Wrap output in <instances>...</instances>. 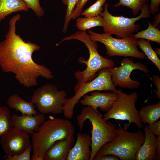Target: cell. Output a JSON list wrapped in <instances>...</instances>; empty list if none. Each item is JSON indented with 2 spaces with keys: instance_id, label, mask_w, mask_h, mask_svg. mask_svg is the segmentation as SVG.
<instances>
[{
  "instance_id": "1",
  "label": "cell",
  "mask_w": 160,
  "mask_h": 160,
  "mask_svg": "<svg viewBox=\"0 0 160 160\" xmlns=\"http://www.w3.org/2000/svg\"><path fill=\"white\" fill-rule=\"evenodd\" d=\"M21 16L17 14L10 19L5 39L0 42V66L3 72L14 74L20 84L29 88L37 85L38 78L50 79L53 75L49 69L33 59V53L39 50L40 46L30 41L26 42L16 34V24Z\"/></svg>"
},
{
  "instance_id": "2",
  "label": "cell",
  "mask_w": 160,
  "mask_h": 160,
  "mask_svg": "<svg viewBox=\"0 0 160 160\" xmlns=\"http://www.w3.org/2000/svg\"><path fill=\"white\" fill-rule=\"evenodd\" d=\"M74 128L69 120L56 118L45 121L31 137V160H44V153L56 141L73 136Z\"/></svg>"
},
{
  "instance_id": "3",
  "label": "cell",
  "mask_w": 160,
  "mask_h": 160,
  "mask_svg": "<svg viewBox=\"0 0 160 160\" xmlns=\"http://www.w3.org/2000/svg\"><path fill=\"white\" fill-rule=\"evenodd\" d=\"M125 124L124 127L117 128L115 137L102 146L96 155L112 154L121 160H135L136 152L144 143L145 135L140 129L137 132L128 131L127 124Z\"/></svg>"
},
{
  "instance_id": "4",
  "label": "cell",
  "mask_w": 160,
  "mask_h": 160,
  "mask_svg": "<svg viewBox=\"0 0 160 160\" xmlns=\"http://www.w3.org/2000/svg\"><path fill=\"white\" fill-rule=\"evenodd\" d=\"M88 119L91 122V154L89 160H93L97 153L103 145L112 141L116 134V125L109 121H104L100 113H98L89 106L81 110L76 117L77 124L81 131L84 123Z\"/></svg>"
},
{
  "instance_id": "5",
  "label": "cell",
  "mask_w": 160,
  "mask_h": 160,
  "mask_svg": "<svg viewBox=\"0 0 160 160\" xmlns=\"http://www.w3.org/2000/svg\"><path fill=\"white\" fill-rule=\"evenodd\" d=\"M72 39L77 40L84 43L89 53V57L87 60L80 59L79 60V62L86 64L87 67L84 71L78 70L75 72L74 76L78 82L84 83L91 81L97 76L96 73L99 70L115 66V63L113 60L105 58L99 53L97 42L92 41L86 31H77L65 37L56 45L64 41Z\"/></svg>"
},
{
  "instance_id": "6",
  "label": "cell",
  "mask_w": 160,
  "mask_h": 160,
  "mask_svg": "<svg viewBox=\"0 0 160 160\" xmlns=\"http://www.w3.org/2000/svg\"><path fill=\"white\" fill-rule=\"evenodd\" d=\"M97 76L94 79L86 82H78L74 87V95L67 99L64 106L63 113L64 117L71 119L74 115V108L80 99L87 93L95 91L110 90L116 92V87L111 78L109 68L102 69L98 71Z\"/></svg>"
},
{
  "instance_id": "7",
  "label": "cell",
  "mask_w": 160,
  "mask_h": 160,
  "mask_svg": "<svg viewBox=\"0 0 160 160\" xmlns=\"http://www.w3.org/2000/svg\"><path fill=\"white\" fill-rule=\"evenodd\" d=\"M109 5L108 3L104 4V11L102 12L99 15L103 17L104 22L103 27V31L109 34H115L119 38L128 37L135 32H137L140 28V25L136 24V22L142 18L150 17L148 3L142 8L140 15L134 18L112 15L108 10Z\"/></svg>"
},
{
  "instance_id": "8",
  "label": "cell",
  "mask_w": 160,
  "mask_h": 160,
  "mask_svg": "<svg viewBox=\"0 0 160 160\" xmlns=\"http://www.w3.org/2000/svg\"><path fill=\"white\" fill-rule=\"evenodd\" d=\"M88 33L92 41L100 42L105 45L106 54L110 57L129 56L143 59L145 57V54L138 49V39L134 36L117 39L105 33H98L90 30Z\"/></svg>"
},
{
  "instance_id": "9",
  "label": "cell",
  "mask_w": 160,
  "mask_h": 160,
  "mask_svg": "<svg viewBox=\"0 0 160 160\" xmlns=\"http://www.w3.org/2000/svg\"><path fill=\"white\" fill-rule=\"evenodd\" d=\"M116 92L118 98L103 116L104 121H106L111 119L126 120L128 121V127L131 123H134L139 128H143V124L141 121L139 111L136 107L138 98L137 93L134 92L127 94L120 89H116Z\"/></svg>"
},
{
  "instance_id": "10",
  "label": "cell",
  "mask_w": 160,
  "mask_h": 160,
  "mask_svg": "<svg viewBox=\"0 0 160 160\" xmlns=\"http://www.w3.org/2000/svg\"><path fill=\"white\" fill-rule=\"evenodd\" d=\"M66 92L59 91L57 87L47 84L38 88L33 92L31 101L40 113L59 114L63 113L67 98Z\"/></svg>"
},
{
  "instance_id": "11",
  "label": "cell",
  "mask_w": 160,
  "mask_h": 160,
  "mask_svg": "<svg viewBox=\"0 0 160 160\" xmlns=\"http://www.w3.org/2000/svg\"><path fill=\"white\" fill-rule=\"evenodd\" d=\"M109 68L111 73L112 82L115 86L130 89H137L140 85L139 81L130 78V74L133 70L138 69L146 73L149 72L146 65L140 63L134 62L132 59L128 57L122 60L120 66Z\"/></svg>"
},
{
  "instance_id": "12",
  "label": "cell",
  "mask_w": 160,
  "mask_h": 160,
  "mask_svg": "<svg viewBox=\"0 0 160 160\" xmlns=\"http://www.w3.org/2000/svg\"><path fill=\"white\" fill-rule=\"evenodd\" d=\"M2 149L6 155L12 156L21 154L31 145L28 134L12 127L1 137Z\"/></svg>"
},
{
  "instance_id": "13",
  "label": "cell",
  "mask_w": 160,
  "mask_h": 160,
  "mask_svg": "<svg viewBox=\"0 0 160 160\" xmlns=\"http://www.w3.org/2000/svg\"><path fill=\"white\" fill-rule=\"evenodd\" d=\"M83 97L80 101L83 105L90 106L100 113L97 110L98 108H99L103 112H107L118 99L119 96L116 92L102 93L94 91L91 92L90 95H84Z\"/></svg>"
},
{
  "instance_id": "14",
  "label": "cell",
  "mask_w": 160,
  "mask_h": 160,
  "mask_svg": "<svg viewBox=\"0 0 160 160\" xmlns=\"http://www.w3.org/2000/svg\"><path fill=\"white\" fill-rule=\"evenodd\" d=\"M11 119L13 127L32 135L39 130L40 127L45 121V116L43 114H39L34 116L26 114L18 116L14 114Z\"/></svg>"
},
{
  "instance_id": "15",
  "label": "cell",
  "mask_w": 160,
  "mask_h": 160,
  "mask_svg": "<svg viewBox=\"0 0 160 160\" xmlns=\"http://www.w3.org/2000/svg\"><path fill=\"white\" fill-rule=\"evenodd\" d=\"M74 143L73 136L56 141L46 151L43 160H67Z\"/></svg>"
},
{
  "instance_id": "16",
  "label": "cell",
  "mask_w": 160,
  "mask_h": 160,
  "mask_svg": "<svg viewBox=\"0 0 160 160\" xmlns=\"http://www.w3.org/2000/svg\"><path fill=\"white\" fill-rule=\"evenodd\" d=\"M91 144V138L89 134L78 133L76 143L70 151L67 160H89Z\"/></svg>"
},
{
  "instance_id": "17",
  "label": "cell",
  "mask_w": 160,
  "mask_h": 160,
  "mask_svg": "<svg viewBox=\"0 0 160 160\" xmlns=\"http://www.w3.org/2000/svg\"><path fill=\"white\" fill-rule=\"evenodd\" d=\"M145 140L137 150L135 155L137 160H158L156 152V137L148 125L145 127Z\"/></svg>"
},
{
  "instance_id": "18",
  "label": "cell",
  "mask_w": 160,
  "mask_h": 160,
  "mask_svg": "<svg viewBox=\"0 0 160 160\" xmlns=\"http://www.w3.org/2000/svg\"><path fill=\"white\" fill-rule=\"evenodd\" d=\"M29 9L23 0H0V22L13 13Z\"/></svg>"
},
{
  "instance_id": "19",
  "label": "cell",
  "mask_w": 160,
  "mask_h": 160,
  "mask_svg": "<svg viewBox=\"0 0 160 160\" xmlns=\"http://www.w3.org/2000/svg\"><path fill=\"white\" fill-rule=\"evenodd\" d=\"M7 103L10 108L15 109L17 111H19L22 114H37L34 103L25 101L17 94L11 95L8 99Z\"/></svg>"
},
{
  "instance_id": "20",
  "label": "cell",
  "mask_w": 160,
  "mask_h": 160,
  "mask_svg": "<svg viewBox=\"0 0 160 160\" xmlns=\"http://www.w3.org/2000/svg\"><path fill=\"white\" fill-rule=\"evenodd\" d=\"M139 112L140 120L143 124H151L155 123L160 117V101L143 106Z\"/></svg>"
},
{
  "instance_id": "21",
  "label": "cell",
  "mask_w": 160,
  "mask_h": 160,
  "mask_svg": "<svg viewBox=\"0 0 160 160\" xmlns=\"http://www.w3.org/2000/svg\"><path fill=\"white\" fill-rule=\"evenodd\" d=\"M76 26L80 31H86L91 28L97 26L103 27L104 22L103 17L100 15L97 16L77 18Z\"/></svg>"
},
{
  "instance_id": "22",
  "label": "cell",
  "mask_w": 160,
  "mask_h": 160,
  "mask_svg": "<svg viewBox=\"0 0 160 160\" xmlns=\"http://www.w3.org/2000/svg\"><path fill=\"white\" fill-rule=\"evenodd\" d=\"M137 43L139 47L144 52L147 58L155 64L160 72V60L153 49L150 41L138 39Z\"/></svg>"
},
{
  "instance_id": "23",
  "label": "cell",
  "mask_w": 160,
  "mask_h": 160,
  "mask_svg": "<svg viewBox=\"0 0 160 160\" xmlns=\"http://www.w3.org/2000/svg\"><path fill=\"white\" fill-rule=\"evenodd\" d=\"M148 26L145 30L137 32L131 36L138 39H142L151 41L160 44V31L158 28L153 26L150 22L147 21Z\"/></svg>"
},
{
  "instance_id": "24",
  "label": "cell",
  "mask_w": 160,
  "mask_h": 160,
  "mask_svg": "<svg viewBox=\"0 0 160 160\" xmlns=\"http://www.w3.org/2000/svg\"><path fill=\"white\" fill-rule=\"evenodd\" d=\"M10 114V111L7 107L0 106V140L5 132L13 127Z\"/></svg>"
},
{
  "instance_id": "25",
  "label": "cell",
  "mask_w": 160,
  "mask_h": 160,
  "mask_svg": "<svg viewBox=\"0 0 160 160\" xmlns=\"http://www.w3.org/2000/svg\"><path fill=\"white\" fill-rule=\"evenodd\" d=\"M150 0H119V2L113 5L115 8L121 6L127 7L132 9V14L136 15L143 6Z\"/></svg>"
},
{
  "instance_id": "26",
  "label": "cell",
  "mask_w": 160,
  "mask_h": 160,
  "mask_svg": "<svg viewBox=\"0 0 160 160\" xmlns=\"http://www.w3.org/2000/svg\"><path fill=\"white\" fill-rule=\"evenodd\" d=\"M106 0H97L92 5L85 11L81 12V15L85 17H91L97 16L100 15L103 11V7Z\"/></svg>"
},
{
  "instance_id": "27",
  "label": "cell",
  "mask_w": 160,
  "mask_h": 160,
  "mask_svg": "<svg viewBox=\"0 0 160 160\" xmlns=\"http://www.w3.org/2000/svg\"><path fill=\"white\" fill-rule=\"evenodd\" d=\"M63 3L67 6L65 11V19L63 32L66 33L70 21L71 19L72 13L75 9L78 0H62Z\"/></svg>"
},
{
  "instance_id": "28",
  "label": "cell",
  "mask_w": 160,
  "mask_h": 160,
  "mask_svg": "<svg viewBox=\"0 0 160 160\" xmlns=\"http://www.w3.org/2000/svg\"><path fill=\"white\" fill-rule=\"evenodd\" d=\"M29 8L32 9L35 15L39 17L44 14V9L41 6L39 0H23Z\"/></svg>"
},
{
  "instance_id": "29",
  "label": "cell",
  "mask_w": 160,
  "mask_h": 160,
  "mask_svg": "<svg viewBox=\"0 0 160 160\" xmlns=\"http://www.w3.org/2000/svg\"><path fill=\"white\" fill-rule=\"evenodd\" d=\"M32 146L31 145L27 149L21 154L16 156H12L6 155L5 159L6 160H30V155Z\"/></svg>"
},
{
  "instance_id": "30",
  "label": "cell",
  "mask_w": 160,
  "mask_h": 160,
  "mask_svg": "<svg viewBox=\"0 0 160 160\" xmlns=\"http://www.w3.org/2000/svg\"><path fill=\"white\" fill-rule=\"evenodd\" d=\"M88 0H78L75 8L72 13L71 19H76L81 15L83 8Z\"/></svg>"
},
{
  "instance_id": "31",
  "label": "cell",
  "mask_w": 160,
  "mask_h": 160,
  "mask_svg": "<svg viewBox=\"0 0 160 160\" xmlns=\"http://www.w3.org/2000/svg\"><path fill=\"white\" fill-rule=\"evenodd\" d=\"M151 3L149 6V12L150 14H154L159 10L160 0H150Z\"/></svg>"
},
{
  "instance_id": "32",
  "label": "cell",
  "mask_w": 160,
  "mask_h": 160,
  "mask_svg": "<svg viewBox=\"0 0 160 160\" xmlns=\"http://www.w3.org/2000/svg\"><path fill=\"white\" fill-rule=\"evenodd\" d=\"M152 80L154 84L156 86V90L154 91L156 97L160 98V78L158 75H154Z\"/></svg>"
},
{
  "instance_id": "33",
  "label": "cell",
  "mask_w": 160,
  "mask_h": 160,
  "mask_svg": "<svg viewBox=\"0 0 160 160\" xmlns=\"http://www.w3.org/2000/svg\"><path fill=\"white\" fill-rule=\"evenodd\" d=\"M151 132L156 135H160V121H158L148 125Z\"/></svg>"
},
{
  "instance_id": "34",
  "label": "cell",
  "mask_w": 160,
  "mask_h": 160,
  "mask_svg": "<svg viewBox=\"0 0 160 160\" xmlns=\"http://www.w3.org/2000/svg\"><path fill=\"white\" fill-rule=\"evenodd\" d=\"M119 158L112 154H105L100 155H96L93 160H118Z\"/></svg>"
},
{
  "instance_id": "35",
  "label": "cell",
  "mask_w": 160,
  "mask_h": 160,
  "mask_svg": "<svg viewBox=\"0 0 160 160\" xmlns=\"http://www.w3.org/2000/svg\"><path fill=\"white\" fill-rule=\"evenodd\" d=\"M156 152L158 160L160 159V135L156 137Z\"/></svg>"
},
{
  "instance_id": "36",
  "label": "cell",
  "mask_w": 160,
  "mask_h": 160,
  "mask_svg": "<svg viewBox=\"0 0 160 160\" xmlns=\"http://www.w3.org/2000/svg\"><path fill=\"white\" fill-rule=\"evenodd\" d=\"M154 21L152 25L155 28H158V25L160 23V13H158L154 17Z\"/></svg>"
},
{
  "instance_id": "37",
  "label": "cell",
  "mask_w": 160,
  "mask_h": 160,
  "mask_svg": "<svg viewBox=\"0 0 160 160\" xmlns=\"http://www.w3.org/2000/svg\"><path fill=\"white\" fill-rule=\"evenodd\" d=\"M155 51L157 55H158L159 56H160V49L159 48H156Z\"/></svg>"
}]
</instances>
